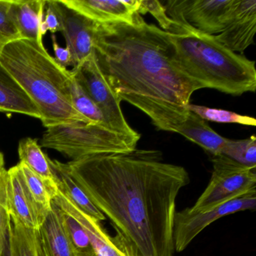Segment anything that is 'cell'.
<instances>
[{"label": "cell", "instance_id": "obj_2", "mask_svg": "<svg viewBox=\"0 0 256 256\" xmlns=\"http://www.w3.org/2000/svg\"><path fill=\"white\" fill-rule=\"evenodd\" d=\"M94 53L116 98L150 118L157 130L175 132L200 89L178 66L170 34L136 13L132 24H98Z\"/></svg>", "mask_w": 256, "mask_h": 256}, {"label": "cell", "instance_id": "obj_23", "mask_svg": "<svg viewBox=\"0 0 256 256\" xmlns=\"http://www.w3.org/2000/svg\"><path fill=\"white\" fill-rule=\"evenodd\" d=\"M221 154L242 166L256 168V136H252L250 138L244 140L227 138Z\"/></svg>", "mask_w": 256, "mask_h": 256}, {"label": "cell", "instance_id": "obj_16", "mask_svg": "<svg viewBox=\"0 0 256 256\" xmlns=\"http://www.w3.org/2000/svg\"><path fill=\"white\" fill-rule=\"evenodd\" d=\"M49 162L58 191L86 215L100 222L106 220L104 214L94 204L86 193L73 179L67 168L66 163L50 158Z\"/></svg>", "mask_w": 256, "mask_h": 256}, {"label": "cell", "instance_id": "obj_13", "mask_svg": "<svg viewBox=\"0 0 256 256\" xmlns=\"http://www.w3.org/2000/svg\"><path fill=\"white\" fill-rule=\"evenodd\" d=\"M256 32V0H238L224 29L216 40L233 52L244 53L254 43Z\"/></svg>", "mask_w": 256, "mask_h": 256}, {"label": "cell", "instance_id": "obj_18", "mask_svg": "<svg viewBox=\"0 0 256 256\" xmlns=\"http://www.w3.org/2000/svg\"><path fill=\"white\" fill-rule=\"evenodd\" d=\"M44 256H74L72 246L64 232L58 206L52 202L49 211L38 230Z\"/></svg>", "mask_w": 256, "mask_h": 256}, {"label": "cell", "instance_id": "obj_6", "mask_svg": "<svg viewBox=\"0 0 256 256\" xmlns=\"http://www.w3.org/2000/svg\"><path fill=\"white\" fill-rule=\"evenodd\" d=\"M71 71L74 80L100 108L108 128L139 140L140 134L126 120L121 102L114 94L97 64L94 50Z\"/></svg>", "mask_w": 256, "mask_h": 256}, {"label": "cell", "instance_id": "obj_4", "mask_svg": "<svg viewBox=\"0 0 256 256\" xmlns=\"http://www.w3.org/2000/svg\"><path fill=\"white\" fill-rule=\"evenodd\" d=\"M182 26L184 34H170L176 61L200 89L211 88L235 96L256 91L254 61L229 50L214 36Z\"/></svg>", "mask_w": 256, "mask_h": 256}, {"label": "cell", "instance_id": "obj_30", "mask_svg": "<svg viewBox=\"0 0 256 256\" xmlns=\"http://www.w3.org/2000/svg\"><path fill=\"white\" fill-rule=\"evenodd\" d=\"M60 24L58 14L49 4L48 1H46L44 20L41 26V35L44 37L48 31L55 34L56 32H60Z\"/></svg>", "mask_w": 256, "mask_h": 256}, {"label": "cell", "instance_id": "obj_31", "mask_svg": "<svg viewBox=\"0 0 256 256\" xmlns=\"http://www.w3.org/2000/svg\"><path fill=\"white\" fill-rule=\"evenodd\" d=\"M52 40L54 52L55 54L54 58L56 62L65 68L72 66V56L70 50L66 47L62 48V46L58 44L55 34L52 35Z\"/></svg>", "mask_w": 256, "mask_h": 256}, {"label": "cell", "instance_id": "obj_12", "mask_svg": "<svg viewBox=\"0 0 256 256\" xmlns=\"http://www.w3.org/2000/svg\"><path fill=\"white\" fill-rule=\"evenodd\" d=\"M6 198L13 224L38 230L46 218L34 202L18 164L7 170Z\"/></svg>", "mask_w": 256, "mask_h": 256}, {"label": "cell", "instance_id": "obj_19", "mask_svg": "<svg viewBox=\"0 0 256 256\" xmlns=\"http://www.w3.org/2000/svg\"><path fill=\"white\" fill-rule=\"evenodd\" d=\"M175 132L198 145L212 156L221 154L227 140L212 130L206 121L191 112L186 119L178 126Z\"/></svg>", "mask_w": 256, "mask_h": 256}, {"label": "cell", "instance_id": "obj_21", "mask_svg": "<svg viewBox=\"0 0 256 256\" xmlns=\"http://www.w3.org/2000/svg\"><path fill=\"white\" fill-rule=\"evenodd\" d=\"M20 162L24 163L34 173L48 180L54 181L49 158L42 150L37 139L31 138L22 139L19 143Z\"/></svg>", "mask_w": 256, "mask_h": 256}, {"label": "cell", "instance_id": "obj_1", "mask_svg": "<svg viewBox=\"0 0 256 256\" xmlns=\"http://www.w3.org/2000/svg\"><path fill=\"white\" fill-rule=\"evenodd\" d=\"M73 179L142 256H174L180 191L190 182L182 166L161 152L92 156L66 163Z\"/></svg>", "mask_w": 256, "mask_h": 256}, {"label": "cell", "instance_id": "obj_8", "mask_svg": "<svg viewBox=\"0 0 256 256\" xmlns=\"http://www.w3.org/2000/svg\"><path fill=\"white\" fill-rule=\"evenodd\" d=\"M256 208V192H252L198 210L188 208L176 212L173 234L175 251H184L202 230L222 217Z\"/></svg>", "mask_w": 256, "mask_h": 256}, {"label": "cell", "instance_id": "obj_11", "mask_svg": "<svg viewBox=\"0 0 256 256\" xmlns=\"http://www.w3.org/2000/svg\"><path fill=\"white\" fill-rule=\"evenodd\" d=\"M52 202L71 214L83 226L97 256H142L119 232L116 230L114 236H110L100 222L82 212L59 191Z\"/></svg>", "mask_w": 256, "mask_h": 256}, {"label": "cell", "instance_id": "obj_34", "mask_svg": "<svg viewBox=\"0 0 256 256\" xmlns=\"http://www.w3.org/2000/svg\"><path fill=\"white\" fill-rule=\"evenodd\" d=\"M4 167V154L0 152V168Z\"/></svg>", "mask_w": 256, "mask_h": 256}, {"label": "cell", "instance_id": "obj_35", "mask_svg": "<svg viewBox=\"0 0 256 256\" xmlns=\"http://www.w3.org/2000/svg\"><path fill=\"white\" fill-rule=\"evenodd\" d=\"M2 46H0V52H1V49H2Z\"/></svg>", "mask_w": 256, "mask_h": 256}, {"label": "cell", "instance_id": "obj_7", "mask_svg": "<svg viewBox=\"0 0 256 256\" xmlns=\"http://www.w3.org/2000/svg\"><path fill=\"white\" fill-rule=\"evenodd\" d=\"M210 180L196 204L194 210L256 192V168L242 166L222 154L212 156Z\"/></svg>", "mask_w": 256, "mask_h": 256}, {"label": "cell", "instance_id": "obj_32", "mask_svg": "<svg viewBox=\"0 0 256 256\" xmlns=\"http://www.w3.org/2000/svg\"><path fill=\"white\" fill-rule=\"evenodd\" d=\"M12 224L11 223L6 236L4 251L1 256H13L12 247Z\"/></svg>", "mask_w": 256, "mask_h": 256}, {"label": "cell", "instance_id": "obj_25", "mask_svg": "<svg viewBox=\"0 0 256 256\" xmlns=\"http://www.w3.org/2000/svg\"><path fill=\"white\" fill-rule=\"evenodd\" d=\"M58 209L62 228L72 246L74 252L92 250L89 236L80 223L71 214L66 212L60 206H58Z\"/></svg>", "mask_w": 256, "mask_h": 256}, {"label": "cell", "instance_id": "obj_15", "mask_svg": "<svg viewBox=\"0 0 256 256\" xmlns=\"http://www.w3.org/2000/svg\"><path fill=\"white\" fill-rule=\"evenodd\" d=\"M44 0H12L11 14L20 38L43 43L41 26L44 20Z\"/></svg>", "mask_w": 256, "mask_h": 256}, {"label": "cell", "instance_id": "obj_20", "mask_svg": "<svg viewBox=\"0 0 256 256\" xmlns=\"http://www.w3.org/2000/svg\"><path fill=\"white\" fill-rule=\"evenodd\" d=\"M23 173L26 186L44 218L52 209V200L58 192V186L54 181L48 180L38 176L24 163H18Z\"/></svg>", "mask_w": 256, "mask_h": 256}, {"label": "cell", "instance_id": "obj_5", "mask_svg": "<svg viewBox=\"0 0 256 256\" xmlns=\"http://www.w3.org/2000/svg\"><path fill=\"white\" fill-rule=\"evenodd\" d=\"M138 142L100 124L76 122L48 128L41 146L77 160L103 154H128L136 150Z\"/></svg>", "mask_w": 256, "mask_h": 256}, {"label": "cell", "instance_id": "obj_17", "mask_svg": "<svg viewBox=\"0 0 256 256\" xmlns=\"http://www.w3.org/2000/svg\"><path fill=\"white\" fill-rule=\"evenodd\" d=\"M0 112L20 114L41 119V115L34 102L1 62Z\"/></svg>", "mask_w": 256, "mask_h": 256}, {"label": "cell", "instance_id": "obj_14", "mask_svg": "<svg viewBox=\"0 0 256 256\" xmlns=\"http://www.w3.org/2000/svg\"><path fill=\"white\" fill-rule=\"evenodd\" d=\"M66 5L96 23L132 24L138 13L140 0H62Z\"/></svg>", "mask_w": 256, "mask_h": 256}, {"label": "cell", "instance_id": "obj_9", "mask_svg": "<svg viewBox=\"0 0 256 256\" xmlns=\"http://www.w3.org/2000/svg\"><path fill=\"white\" fill-rule=\"evenodd\" d=\"M238 0H168L162 2L168 16L179 24L206 35L224 29Z\"/></svg>", "mask_w": 256, "mask_h": 256}, {"label": "cell", "instance_id": "obj_22", "mask_svg": "<svg viewBox=\"0 0 256 256\" xmlns=\"http://www.w3.org/2000/svg\"><path fill=\"white\" fill-rule=\"evenodd\" d=\"M12 247L13 256H44L38 230L12 224Z\"/></svg>", "mask_w": 256, "mask_h": 256}, {"label": "cell", "instance_id": "obj_29", "mask_svg": "<svg viewBox=\"0 0 256 256\" xmlns=\"http://www.w3.org/2000/svg\"><path fill=\"white\" fill-rule=\"evenodd\" d=\"M7 170L0 168V256H2L6 236L11 224L6 198Z\"/></svg>", "mask_w": 256, "mask_h": 256}, {"label": "cell", "instance_id": "obj_24", "mask_svg": "<svg viewBox=\"0 0 256 256\" xmlns=\"http://www.w3.org/2000/svg\"><path fill=\"white\" fill-rule=\"evenodd\" d=\"M188 110L200 116L204 120L221 124H236L256 126V120L251 116H244L234 112L222 109L212 108L205 106L190 104Z\"/></svg>", "mask_w": 256, "mask_h": 256}, {"label": "cell", "instance_id": "obj_27", "mask_svg": "<svg viewBox=\"0 0 256 256\" xmlns=\"http://www.w3.org/2000/svg\"><path fill=\"white\" fill-rule=\"evenodd\" d=\"M150 13L160 24L162 30L172 34H178L180 25L170 18L166 13V8L160 1L156 0H140L138 14L140 16Z\"/></svg>", "mask_w": 256, "mask_h": 256}, {"label": "cell", "instance_id": "obj_26", "mask_svg": "<svg viewBox=\"0 0 256 256\" xmlns=\"http://www.w3.org/2000/svg\"><path fill=\"white\" fill-rule=\"evenodd\" d=\"M72 102L74 108L91 124L107 127L101 110L74 80L72 86Z\"/></svg>", "mask_w": 256, "mask_h": 256}, {"label": "cell", "instance_id": "obj_10", "mask_svg": "<svg viewBox=\"0 0 256 256\" xmlns=\"http://www.w3.org/2000/svg\"><path fill=\"white\" fill-rule=\"evenodd\" d=\"M58 14L66 47L72 56V66H77L94 50V40L98 24L70 8L62 0H49Z\"/></svg>", "mask_w": 256, "mask_h": 256}, {"label": "cell", "instance_id": "obj_33", "mask_svg": "<svg viewBox=\"0 0 256 256\" xmlns=\"http://www.w3.org/2000/svg\"><path fill=\"white\" fill-rule=\"evenodd\" d=\"M74 256H97L94 252V248L88 251L79 252H74Z\"/></svg>", "mask_w": 256, "mask_h": 256}, {"label": "cell", "instance_id": "obj_28", "mask_svg": "<svg viewBox=\"0 0 256 256\" xmlns=\"http://www.w3.org/2000/svg\"><path fill=\"white\" fill-rule=\"evenodd\" d=\"M12 0H0V46L20 40L11 14Z\"/></svg>", "mask_w": 256, "mask_h": 256}, {"label": "cell", "instance_id": "obj_3", "mask_svg": "<svg viewBox=\"0 0 256 256\" xmlns=\"http://www.w3.org/2000/svg\"><path fill=\"white\" fill-rule=\"evenodd\" d=\"M0 62L34 102L44 127L91 124L73 107L71 71L56 62L44 43L24 38L8 43L1 49Z\"/></svg>", "mask_w": 256, "mask_h": 256}]
</instances>
